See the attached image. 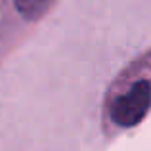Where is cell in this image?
Instances as JSON below:
<instances>
[{"label":"cell","mask_w":151,"mask_h":151,"mask_svg":"<svg viewBox=\"0 0 151 151\" xmlns=\"http://www.w3.org/2000/svg\"><path fill=\"white\" fill-rule=\"evenodd\" d=\"M151 111V81L138 78L126 90L113 96L109 103V119L119 128H134Z\"/></svg>","instance_id":"1"},{"label":"cell","mask_w":151,"mask_h":151,"mask_svg":"<svg viewBox=\"0 0 151 151\" xmlns=\"http://www.w3.org/2000/svg\"><path fill=\"white\" fill-rule=\"evenodd\" d=\"M54 4V0H14L15 10L19 12L23 19L27 21H37L40 19L46 12L50 10V6Z\"/></svg>","instance_id":"2"}]
</instances>
